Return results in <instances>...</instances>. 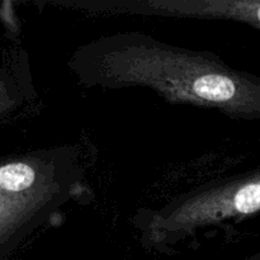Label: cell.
Segmentation results:
<instances>
[{
    "label": "cell",
    "mask_w": 260,
    "mask_h": 260,
    "mask_svg": "<svg viewBox=\"0 0 260 260\" xmlns=\"http://www.w3.org/2000/svg\"><path fill=\"white\" fill-rule=\"evenodd\" d=\"M85 88H147L173 104L216 109L234 119H260V78L210 51L162 42L139 30L79 46L68 61Z\"/></svg>",
    "instance_id": "cell-1"
},
{
    "label": "cell",
    "mask_w": 260,
    "mask_h": 260,
    "mask_svg": "<svg viewBox=\"0 0 260 260\" xmlns=\"http://www.w3.org/2000/svg\"><path fill=\"white\" fill-rule=\"evenodd\" d=\"M260 212V170L207 183L134 218L144 241L174 244L200 229Z\"/></svg>",
    "instance_id": "cell-2"
},
{
    "label": "cell",
    "mask_w": 260,
    "mask_h": 260,
    "mask_svg": "<svg viewBox=\"0 0 260 260\" xmlns=\"http://www.w3.org/2000/svg\"><path fill=\"white\" fill-rule=\"evenodd\" d=\"M71 8L101 14L233 20L260 29V0H73Z\"/></svg>",
    "instance_id": "cell-3"
},
{
    "label": "cell",
    "mask_w": 260,
    "mask_h": 260,
    "mask_svg": "<svg viewBox=\"0 0 260 260\" xmlns=\"http://www.w3.org/2000/svg\"><path fill=\"white\" fill-rule=\"evenodd\" d=\"M30 95H36L35 88L19 86L17 81H9L7 78H0V114L15 108L19 102L25 101Z\"/></svg>",
    "instance_id": "cell-4"
},
{
    "label": "cell",
    "mask_w": 260,
    "mask_h": 260,
    "mask_svg": "<svg viewBox=\"0 0 260 260\" xmlns=\"http://www.w3.org/2000/svg\"><path fill=\"white\" fill-rule=\"evenodd\" d=\"M248 260H260V253H259V254H256V255L251 256V258H250V259H248Z\"/></svg>",
    "instance_id": "cell-5"
}]
</instances>
